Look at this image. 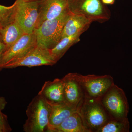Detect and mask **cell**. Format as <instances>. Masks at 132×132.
Returning a JSON list of instances; mask_svg holds the SVG:
<instances>
[{
  "instance_id": "cell-1",
  "label": "cell",
  "mask_w": 132,
  "mask_h": 132,
  "mask_svg": "<svg viewBox=\"0 0 132 132\" xmlns=\"http://www.w3.org/2000/svg\"><path fill=\"white\" fill-rule=\"evenodd\" d=\"M52 105L38 94L32 100L26 111L27 119L23 125L24 131H46Z\"/></svg>"
},
{
  "instance_id": "cell-2",
  "label": "cell",
  "mask_w": 132,
  "mask_h": 132,
  "mask_svg": "<svg viewBox=\"0 0 132 132\" xmlns=\"http://www.w3.org/2000/svg\"><path fill=\"white\" fill-rule=\"evenodd\" d=\"M70 14L67 9L57 18L43 22L34 31L37 45L49 50L53 48L61 39L64 25Z\"/></svg>"
},
{
  "instance_id": "cell-3",
  "label": "cell",
  "mask_w": 132,
  "mask_h": 132,
  "mask_svg": "<svg viewBox=\"0 0 132 132\" xmlns=\"http://www.w3.org/2000/svg\"><path fill=\"white\" fill-rule=\"evenodd\" d=\"M68 9L73 14L85 16L90 21L100 23L110 19V10L101 0H68Z\"/></svg>"
},
{
  "instance_id": "cell-4",
  "label": "cell",
  "mask_w": 132,
  "mask_h": 132,
  "mask_svg": "<svg viewBox=\"0 0 132 132\" xmlns=\"http://www.w3.org/2000/svg\"><path fill=\"white\" fill-rule=\"evenodd\" d=\"M101 102L111 119L120 121L128 119L129 107L123 89L113 85L100 98Z\"/></svg>"
},
{
  "instance_id": "cell-5",
  "label": "cell",
  "mask_w": 132,
  "mask_h": 132,
  "mask_svg": "<svg viewBox=\"0 0 132 132\" xmlns=\"http://www.w3.org/2000/svg\"><path fill=\"white\" fill-rule=\"evenodd\" d=\"M78 112L85 125L92 132H96L111 119L102 104L100 99L85 97Z\"/></svg>"
},
{
  "instance_id": "cell-6",
  "label": "cell",
  "mask_w": 132,
  "mask_h": 132,
  "mask_svg": "<svg viewBox=\"0 0 132 132\" xmlns=\"http://www.w3.org/2000/svg\"><path fill=\"white\" fill-rule=\"evenodd\" d=\"M15 21L25 34L34 33L38 26L39 1H15Z\"/></svg>"
},
{
  "instance_id": "cell-7",
  "label": "cell",
  "mask_w": 132,
  "mask_h": 132,
  "mask_svg": "<svg viewBox=\"0 0 132 132\" xmlns=\"http://www.w3.org/2000/svg\"><path fill=\"white\" fill-rule=\"evenodd\" d=\"M79 78L85 97L100 99L113 85V79L110 75H82Z\"/></svg>"
},
{
  "instance_id": "cell-8",
  "label": "cell",
  "mask_w": 132,
  "mask_h": 132,
  "mask_svg": "<svg viewBox=\"0 0 132 132\" xmlns=\"http://www.w3.org/2000/svg\"><path fill=\"white\" fill-rule=\"evenodd\" d=\"M57 62L52 56L50 50L37 45L23 57L4 65L2 69L14 68L19 67H32L43 65L53 66Z\"/></svg>"
},
{
  "instance_id": "cell-9",
  "label": "cell",
  "mask_w": 132,
  "mask_h": 132,
  "mask_svg": "<svg viewBox=\"0 0 132 132\" xmlns=\"http://www.w3.org/2000/svg\"><path fill=\"white\" fill-rule=\"evenodd\" d=\"M62 79L64 83V103L78 110L85 98L79 74L68 73Z\"/></svg>"
},
{
  "instance_id": "cell-10",
  "label": "cell",
  "mask_w": 132,
  "mask_h": 132,
  "mask_svg": "<svg viewBox=\"0 0 132 132\" xmlns=\"http://www.w3.org/2000/svg\"><path fill=\"white\" fill-rule=\"evenodd\" d=\"M37 45L34 32L32 34H24L4 52L1 61V69L4 65L23 57Z\"/></svg>"
},
{
  "instance_id": "cell-11",
  "label": "cell",
  "mask_w": 132,
  "mask_h": 132,
  "mask_svg": "<svg viewBox=\"0 0 132 132\" xmlns=\"http://www.w3.org/2000/svg\"><path fill=\"white\" fill-rule=\"evenodd\" d=\"M68 0H39L37 28L46 21L60 15L68 9Z\"/></svg>"
},
{
  "instance_id": "cell-12",
  "label": "cell",
  "mask_w": 132,
  "mask_h": 132,
  "mask_svg": "<svg viewBox=\"0 0 132 132\" xmlns=\"http://www.w3.org/2000/svg\"><path fill=\"white\" fill-rule=\"evenodd\" d=\"M38 94L50 104L64 102V83L62 79L46 81Z\"/></svg>"
},
{
  "instance_id": "cell-13",
  "label": "cell",
  "mask_w": 132,
  "mask_h": 132,
  "mask_svg": "<svg viewBox=\"0 0 132 132\" xmlns=\"http://www.w3.org/2000/svg\"><path fill=\"white\" fill-rule=\"evenodd\" d=\"M52 109L46 132L57 127L66 119L78 110L69 106L64 102L52 104Z\"/></svg>"
},
{
  "instance_id": "cell-14",
  "label": "cell",
  "mask_w": 132,
  "mask_h": 132,
  "mask_svg": "<svg viewBox=\"0 0 132 132\" xmlns=\"http://www.w3.org/2000/svg\"><path fill=\"white\" fill-rule=\"evenodd\" d=\"M92 23V21L85 16L70 13L64 25L61 39L78 33H84L88 29Z\"/></svg>"
},
{
  "instance_id": "cell-15",
  "label": "cell",
  "mask_w": 132,
  "mask_h": 132,
  "mask_svg": "<svg viewBox=\"0 0 132 132\" xmlns=\"http://www.w3.org/2000/svg\"><path fill=\"white\" fill-rule=\"evenodd\" d=\"M49 132H92L85 125L80 114L76 112Z\"/></svg>"
},
{
  "instance_id": "cell-16",
  "label": "cell",
  "mask_w": 132,
  "mask_h": 132,
  "mask_svg": "<svg viewBox=\"0 0 132 132\" xmlns=\"http://www.w3.org/2000/svg\"><path fill=\"white\" fill-rule=\"evenodd\" d=\"M0 33L2 42L6 47V50L25 34L15 21L4 28L0 29Z\"/></svg>"
},
{
  "instance_id": "cell-17",
  "label": "cell",
  "mask_w": 132,
  "mask_h": 132,
  "mask_svg": "<svg viewBox=\"0 0 132 132\" xmlns=\"http://www.w3.org/2000/svg\"><path fill=\"white\" fill-rule=\"evenodd\" d=\"M82 34L78 33L62 38L53 48L50 50L53 57L57 61H59L72 46L80 41V38Z\"/></svg>"
},
{
  "instance_id": "cell-18",
  "label": "cell",
  "mask_w": 132,
  "mask_h": 132,
  "mask_svg": "<svg viewBox=\"0 0 132 132\" xmlns=\"http://www.w3.org/2000/svg\"><path fill=\"white\" fill-rule=\"evenodd\" d=\"M129 130L130 123L128 119L120 121L110 119L96 132H128Z\"/></svg>"
},
{
  "instance_id": "cell-19",
  "label": "cell",
  "mask_w": 132,
  "mask_h": 132,
  "mask_svg": "<svg viewBox=\"0 0 132 132\" xmlns=\"http://www.w3.org/2000/svg\"><path fill=\"white\" fill-rule=\"evenodd\" d=\"M15 3L10 6L0 5V29L15 21Z\"/></svg>"
},
{
  "instance_id": "cell-20",
  "label": "cell",
  "mask_w": 132,
  "mask_h": 132,
  "mask_svg": "<svg viewBox=\"0 0 132 132\" xmlns=\"http://www.w3.org/2000/svg\"><path fill=\"white\" fill-rule=\"evenodd\" d=\"M2 110L0 107V132L10 131L12 129L8 125L6 116L2 113Z\"/></svg>"
},
{
  "instance_id": "cell-21",
  "label": "cell",
  "mask_w": 132,
  "mask_h": 132,
  "mask_svg": "<svg viewBox=\"0 0 132 132\" xmlns=\"http://www.w3.org/2000/svg\"><path fill=\"white\" fill-rule=\"evenodd\" d=\"M6 49V47L5 44L3 42H0V65L3 55Z\"/></svg>"
},
{
  "instance_id": "cell-22",
  "label": "cell",
  "mask_w": 132,
  "mask_h": 132,
  "mask_svg": "<svg viewBox=\"0 0 132 132\" xmlns=\"http://www.w3.org/2000/svg\"><path fill=\"white\" fill-rule=\"evenodd\" d=\"M1 69L0 67V70ZM6 102L5 101V99L2 97H0V107L2 109H3L5 108V105H6Z\"/></svg>"
},
{
  "instance_id": "cell-23",
  "label": "cell",
  "mask_w": 132,
  "mask_h": 132,
  "mask_svg": "<svg viewBox=\"0 0 132 132\" xmlns=\"http://www.w3.org/2000/svg\"><path fill=\"white\" fill-rule=\"evenodd\" d=\"M101 1L102 3L105 5H113L115 2V0H101Z\"/></svg>"
},
{
  "instance_id": "cell-24",
  "label": "cell",
  "mask_w": 132,
  "mask_h": 132,
  "mask_svg": "<svg viewBox=\"0 0 132 132\" xmlns=\"http://www.w3.org/2000/svg\"><path fill=\"white\" fill-rule=\"evenodd\" d=\"M2 42V38L1 35V33H0V42Z\"/></svg>"
},
{
  "instance_id": "cell-25",
  "label": "cell",
  "mask_w": 132,
  "mask_h": 132,
  "mask_svg": "<svg viewBox=\"0 0 132 132\" xmlns=\"http://www.w3.org/2000/svg\"><path fill=\"white\" fill-rule=\"evenodd\" d=\"M25 1H37L39 0H24Z\"/></svg>"
}]
</instances>
